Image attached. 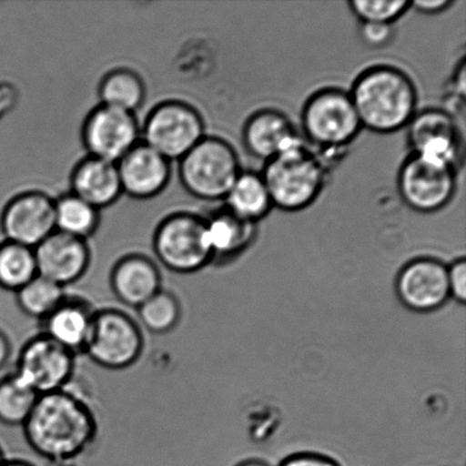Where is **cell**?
<instances>
[{"instance_id":"obj_28","label":"cell","mask_w":466,"mask_h":466,"mask_svg":"<svg viewBox=\"0 0 466 466\" xmlns=\"http://www.w3.org/2000/svg\"><path fill=\"white\" fill-rule=\"evenodd\" d=\"M140 326L152 335H167L176 330L182 319L179 299L173 292L162 289L137 309Z\"/></svg>"},{"instance_id":"obj_17","label":"cell","mask_w":466,"mask_h":466,"mask_svg":"<svg viewBox=\"0 0 466 466\" xmlns=\"http://www.w3.org/2000/svg\"><path fill=\"white\" fill-rule=\"evenodd\" d=\"M162 282L157 262L143 254L123 256L109 274L113 295L121 304L136 309L163 289Z\"/></svg>"},{"instance_id":"obj_6","label":"cell","mask_w":466,"mask_h":466,"mask_svg":"<svg viewBox=\"0 0 466 466\" xmlns=\"http://www.w3.org/2000/svg\"><path fill=\"white\" fill-rule=\"evenodd\" d=\"M153 250L158 263L177 274H193L213 262L205 218L189 212L163 218L154 233Z\"/></svg>"},{"instance_id":"obj_18","label":"cell","mask_w":466,"mask_h":466,"mask_svg":"<svg viewBox=\"0 0 466 466\" xmlns=\"http://www.w3.org/2000/svg\"><path fill=\"white\" fill-rule=\"evenodd\" d=\"M301 139L289 117L277 109L255 112L242 130V143L247 152L264 163Z\"/></svg>"},{"instance_id":"obj_11","label":"cell","mask_w":466,"mask_h":466,"mask_svg":"<svg viewBox=\"0 0 466 466\" xmlns=\"http://www.w3.org/2000/svg\"><path fill=\"white\" fill-rule=\"evenodd\" d=\"M82 141L88 157L116 163L141 141V126L135 113L99 104L86 117Z\"/></svg>"},{"instance_id":"obj_35","label":"cell","mask_w":466,"mask_h":466,"mask_svg":"<svg viewBox=\"0 0 466 466\" xmlns=\"http://www.w3.org/2000/svg\"><path fill=\"white\" fill-rule=\"evenodd\" d=\"M3 466H35L34 464L27 462L25 460L13 459L8 460L4 463Z\"/></svg>"},{"instance_id":"obj_30","label":"cell","mask_w":466,"mask_h":466,"mask_svg":"<svg viewBox=\"0 0 466 466\" xmlns=\"http://www.w3.org/2000/svg\"><path fill=\"white\" fill-rule=\"evenodd\" d=\"M394 35V27L381 23H362L360 38L365 44L373 48L385 47Z\"/></svg>"},{"instance_id":"obj_8","label":"cell","mask_w":466,"mask_h":466,"mask_svg":"<svg viewBox=\"0 0 466 466\" xmlns=\"http://www.w3.org/2000/svg\"><path fill=\"white\" fill-rule=\"evenodd\" d=\"M143 330L134 319L120 309L96 310L93 330L85 355L98 367L126 370L143 355Z\"/></svg>"},{"instance_id":"obj_21","label":"cell","mask_w":466,"mask_h":466,"mask_svg":"<svg viewBox=\"0 0 466 466\" xmlns=\"http://www.w3.org/2000/svg\"><path fill=\"white\" fill-rule=\"evenodd\" d=\"M205 223L213 260L230 258L240 254L250 245L256 235L254 223L241 220L226 208L205 218Z\"/></svg>"},{"instance_id":"obj_23","label":"cell","mask_w":466,"mask_h":466,"mask_svg":"<svg viewBox=\"0 0 466 466\" xmlns=\"http://www.w3.org/2000/svg\"><path fill=\"white\" fill-rule=\"evenodd\" d=\"M100 104L137 113L143 107L147 89L138 73L118 67L106 73L98 86Z\"/></svg>"},{"instance_id":"obj_19","label":"cell","mask_w":466,"mask_h":466,"mask_svg":"<svg viewBox=\"0 0 466 466\" xmlns=\"http://www.w3.org/2000/svg\"><path fill=\"white\" fill-rule=\"evenodd\" d=\"M96 310L77 297L66 299L40 322L41 332L75 355L85 354L93 330Z\"/></svg>"},{"instance_id":"obj_26","label":"cell","mask_w":466,"mask_h":466,"mask_svg":"<svg viewBox=\"0 0 466 466\" xmlns=\"http://www.w3.org/2000/svg\"><path fill=\"white\" fill-rule=\"evenodd\" d=\"M39 396L15 374L0 377V424L23 427L34 410Z\"/></svg>"},{"instance_id":"obj_33","label":"cell","mask_w":466,"mask_h":466,"mask_svg":"<svg viewBox=\"0 0 466 466\" xmlns=\"http://www.w3.org/2000/svg\"><path fill=\"white\" fill-rule=\"evenodd\" d=\"M453 5L454 2L451 0H415V2H410V8L419 13L427 14V15H435V14L447 11Z\"/></svg>"},{"instance_id":"obj_5","label":"cell","mask_w":466,"mask_h":466,"mask_svg":"<svg viewBox=\"0 0 466 466\" xmlns=\"http://www.w3.org/2000/svg\"><path fill=\"white\" fill-rule=\"evenodd\" d=\"M301 127L309 146L339 152L362 131L349 91L326 88L310 96L301 111Z\"/></svg>"},{"instance_id":"obj_12","label":"cell","mask_w":466,"mask_h":466,"mask_svg":"<svg viewBox=\"0 0 466 466\" xmlns=\"http://www.w3.org/2000/svg\"><path fill=\"white\" fill-rule=\"evenodd\" d=\"M4 240L36 248L56 231L55 198L38 190L17 194L0 217Z\"/></svg>"},{"instance_id":"obj_2","label":"cell","mask_w":466,"mask_h":466,"mask_svg":"<svg viewBox=\"0 0 466 466\" xmlns=\"http://www.w3.org/2000/svg\"><path fill=\"white\" fill-rule=\"evenodd\" d=\"M362 129L390 135L405 129L418 111V89L400 68L372 66L349 91Z\"/></svg>"},{"instance_id":"obj_16","label":"cell","mask_w":466,"mask_h":466,"mask_svg":"<svg viewBox=\"0 0 466 466\" xmlns=\"http://www.w3.org/2000/svg\"><path fill=\"white\" fill-rule=\"evenodd\" d=\"M123 195L138 200L157 198L170 184L172 162L140 141L117 163Z\"/></svg>"},{"instance_id":"obj_13","label":"cell","mask_w":466,"mask_h":466,"mask_svg":"<svg viewBox=\"0 0 466 466\" xmlns=\"http://www.w3.org/2000/svg\"><path fill=\"white\" fill-rule=\"evenodd\" d=\"M406 129L410 154L458 168L463 148L462 135L458 122L449 112L424 109L415 114Z\"/></svg>"},{"instance_id":"obj_4","label":"cell","mask_w":466,"mask_h":466,"mask_svg":"<svg viewBox=\"0 0 466 466\" xmlns=\"http://www.w3.org/2000/svg\"><path fill=\"white\" fill-rule=\"evenodd\" d=\"M240 159L230 143L207 136L179 161L181 185L204 202H223L241 173Z\"/></svg>"},{"instance_id":"obj_20","label":"cell","mask_w":466,"mask_h":466,"mask_svg":"<svg viewBox=\"0 0 466 466\" xmlns=\"http://www.w3.org/2000/svg\"><path fill=\"white\" fill-rule=\"evenodd\" d=\"M71 191L102 211L112 207L123 195L117 164L86 157L73 168Z\"/></svg>"},{"instance_id":"obj_29","label":"cell","mask_w":466,"mask_h":466,"mask_svg":"<svg viewBox=\"0 0 466 466\" xmlns=\"http://www.w3.org/2000/svg\"><path fill=\"white\" fill-rule=\"evenodd\" d=\"M350 12L360 23L394 25L410 9L409 0H351Z\"/></svg>"},{"instance_id":"obj_37","label":"cell","mask_w":466,"mask_h":466,"mask_svg":"<svg viewBox=\"0 0 466 466\" xmlns=\"http://www.w3.org/2000/svg\"><path fill=\"white\" fill-rule=\"evenodd\" d=\"M7 458L6 455H5V451L3 450V446L0 445V466H3L5 462H6Z\"/></svg>"},{"instance_id":"obj_32","label":"cell","mask_w":466,"mask_h":466,"mask_svg":"<svg viewBox=\"0 0 466 466\" xmlns=\"http://www.w3.org/2000/svg\"><path fill=\"white\" fill-rule=\"evenodd\" d=\"M279 466H340V464L328 456L303 453L290 456Z\"/></svg>"},{"instance_id":"obj_31","label":"cell","mask_w":466,"mask_h":466,"mask_svg":"<svg viewBox=\"0 0 466 466\" xmlns=\"http://www.w3.org/2000/svg\"><path fill=\"white\" fill-rule=\"evenodd\" d=\"M449 268V287L451 297L464 303L466 300V260L456 259Z\"/></svg>"},{"instance_id":"obj_27","label":"cell","mask_w":466,"mask_h":466,"mask_svg":"<svg viewBox=\"0 0 466 466\" xmlns=\"http://www.w3.org/2000/svg\"><path fill=\"white\" fill-rule=\"evenodd\" d=\"M66 288L36 276L34 280L15 292V300L23 314L41 322L66 299Z\"/></svg>"},{"instance_id":"obj_1","label":"cell","mask_w":466,"mask_h":466,"mask_svg":"<svg viewBox=\"0 0 466 466\" xmlns=\"http://www.w3.org/2000/svg\"><path fill=\"white\" fill-rule=\"evenodd\" d=\"M22 428L30 449L55 463L70 462L84 455L98 437L94 410L68 387L39 396Z\"/></svg>"},{"instance_id":"obj_15","label":"cell","mask_w":466,"mask_h":466,"mask_svg":"<svg viewBox=\"0 0 466 466\" xmlns=\"http://www.w3.org/2000/svg\"><path fill=\"white\" fill-rule=\"evenodd\" d=\"M38 276L63 288L75 285L88 272V241L55 231L35 248Z\"/></svg>"},{"instance_id":"obj_25","label":"cell","mask_w":466,"mask_h":466,"mask_svg":"<svg viewBox=\"0 0 466 466\" xmlns=\"http://www.w3.org/2000/svg\"><path fill=\"white\" fill-rule=\"evenodd\" d=\"M36 276L34 248L7 240L0 242V289L15 294Z\"/></svg>"},{"instance_id":"obj_36","label":"cell","mask_w":466,"mask_h":466,"mask_svg":"<svg viewBox=\"0 0 466 466\" xmlns=\"http://www.w3.org/2000/svg\"><path fill=\"white\" fill-rule=\"evenodd\" d=\"M237 466H271V465L262 462V461L250 460V461H246V462L238 464Z\"/></svg>"},{"instance_id":"obj_9","label":"cell","mask_w":466,"mask_h":466,"mask_svg":"<svg viewBox=\"0 0 466 466\" xmlns=\"http://www.w3.org/2000/svg\"><path fill=\"white\" fill-rule=\"evenodd\" d=\"M397 185L401 200L413 211L440 212L454 198L458 168L410 154L401 164Z\"/></svg>"},{"instance_id":"obj_24","label":"cell","mask_w":466,"mask_h":466,"mask_svg":"<svg viewBox=\"0 0 466 466\" xmlns=\"http://www.w3.org/2000/svg\"><path fill=\"white\" fill-rule=\"evenodd\" d=\"M100 212L75 194L62 195L55 199L56 231L88 241L98 230Z\"/></svg>"},{"instance_id":"obj_34","label":"cell","mask_w":466,"mask_h":466,"mask_svg":"<svg viewBox=\"0 0 466 466\" xmlns=\"http://www.w3.org/2000/svg\"><path fill=\"white\" fill-rule=\"evenodd\" d=\"M12 355V342L7 333L0 328V371H3L9 362Z\"/></svg>"},{"instance_id":"obj_22","label":"cell","mask_w":466,"mask_h":466,"mask_svg":"<svg viewBox=\"0 0 466 466\" xmlns=\"http://www.w3.org/2000/svg\"><path fill=\"white\" fill-rule=\"evenodd\" d=\"M223 202L228 211L254 225L273 208L262 175L251 171H241Z\"/></svg>"},{"instance_id":"obj_7","label":"cell","mask_w":466,"mask_h":466,"mask_svg":"<svg viewBox=\"0 0 466 466\" xmlns=\"http://www.w3.org/2000/svg\"><path fill=\"white\" fill-rule=\"evenodd\" d=\"M207 136L202 114L180 100L159 103L141 126V141L170 162H179Z\"/></svg>"},{"instance_id":"obj_3","label":"cell","mask_w":466,"mask_h":466,"mask_svg":"<svg viewBox=\"0 0 466 466\" xmlns=\"http://www.w3.org/2000/svg\"><path fill=\"white\" fill-rule=\"evenodd\" d=\"M260 175L272 207L285 212L309 208L321 195L327 180L326 167L304 138L265 163Z\"/></svg>"},{"instance_id":"obj_10","label":"cell","mask_w":466,"mask_h":466,"mask_svg":"<svg viewBox=\"0 0 466 466\" xmlns=\"http://www.w3.org/2000/svg\"><path fill=\"white\" fill-rule=\"evenodd\" d=\"M76 367V355L40 333L23 345L13 373L41 396L66 390Z\"/></svg>"},{"instance_id":"obj_14","label":"cell","mask_w":466,"mask_h":466,"mask_svg":"<svg viewBox=\"0 0 466 466\" xmlns=\"http://www.w3.org/2000/svg\"><path fill=\"white\" fill-rule=\"evenodd\" d=\"M396 290L401 303L413 312H435L451 299L449 268L432 258L410 260L397 277Z\"/></svg>"}]
</instances>
